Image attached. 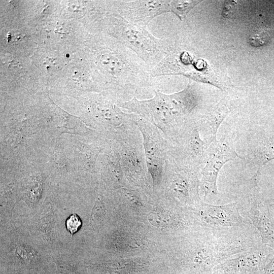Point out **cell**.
<instances>
[{
  "label": "cell",
  "mask_w": 274,
  "mask_h": 274,
  "mask_svg": "<svg viewBox=\"0 0 274 274\" xmlns=\"http://www.w3.org/2000/svg\"><path fill=\"white\" fill-rule=\"evenodd\" d=\"M95 63L121 94L129 95L150 85L152 78L147 64L132 51L117 41L100 48Z\"/></svg>",
  "instance_id": "6da1fadb"
},
{
  "label": "cell",
  "mask_w": 274,
  "mask_h": 274,
  "mask_svg": "<svg viewBox=\"0 0 274 274\" xmlns=\"http://www.w3.org/2000/svg\"><path fill=\"white\" fill-rule=\"evenodd\" d=\"M111 26L118 41L135 53L150 70L165 57L173 44L168 39L156 38L146 27L131 23L117 14L112 18Z\"/></svg>",
  "instance_id": "7a4b0ae2"
},
{
  "label": "cell",
  "mask_w": 274,
  "mask_h": 274,
  "mask_svg": "<svg viewBox=\"0 0 274 274\" xmlns=\"http://www.w3.org/2000/svg\"><path fill=\"white\" fill-rule=\"evenodd\" d=\"M241 158L237 153L231 139L228 136L215 140L207 150L206 164L202 170L201 184L205 194H218L217 179L219 172L227 161Z\"/></svg>",
  "instance_id": "3957f363"
},
{
  "label": "cell",
  "mask_w": 274,
  "mask_h": 274,
  "mask_svg": "<svg viewBox=\"0 0 274 274\" xmlns=\"http://www.w3.org/2000/svg\"><path fill=\"white\" fill-rule=\"evenodd\" d=\"M273 254L271 248L262 243L225 259L214 268L212 274H263Z\"/></svg>",
  "instance_id": "277c9868"
},
{
  "label": "cell",
  "mask_w": 274,
  "mask_h": 274,
  "mask_svg": "<svg viewBox=\"0 0 274 274\" xmlns=\"http://www.w3.org/2000/svg\"><path fill=\"white\" fill-rule=\"evenodd\" d=\"M170 1L124 0L116 1L117 14L129 22L146 27L153 18L170 12Z\"/></svg>",
  "instance_id": "5b68a950"
},
{
  "label": "cell",
  "mask_w": 274,
  "mask_h": 274,
  "mask_svg": "<svg viewBox=\"0 0 274 274\" xmlns=\"http://www.w3.org/2000/svg\"><path fill=\"white\" fill-rule=\"evenodd\" d=\"M199 217L202 225L208 228H230L249 224L241 215L238 202L223 205L202 203Z\"/></svg>",
  "instance_id": "8992f818"
},
{
  "label": "cell",
  "mask_w": 274,
  "mask_h": 274,
  "mask_svg": "<svg viewBox=\"0 0 274 274\" xmlns=\"http://www.w3.org/2000/svg\"><path fill=\"white\" fill-rule=\"evenodd\" d=\"M230 100L224 98L207 114L203 121V131L208 145L216 140L217 130L231 110Z\"/></svg>",
  "instance_id": "52a82bcc"
},
{
  "label": "cell",
  "mask_w": 274,
  "mask_h": 274,
  "mask_svg": "<svg viewBox=\"0 0 274 274\" xmlns=\"http://www.w3.org/2000/svg\"><path fill=\"white\" fill-rule=\"evenodd\" d=\"M274 160V131L266 134L261 139L256 153L258 173L261 166Z\"/></svg>",
  "instance_id": "ba28073f"
},
{
  "label": "cell",
  "mask_w": 274,
  "mask_h": 274,
  "mask_svg": "<svg viewBox=\"0 0 274 274\" xmlns=\"http://www.w3.org/2000/svg\"><path fill=\"white\" fill-rule=\"evenodd\" d=\"M201 1H170V12L183 20L188 12Z\"/></svg>",
  "instance_id": "9c48e42d"
},
{
  "label": "cell",
  "mask_w": 274,
  "mask_h": 274,
  "mask_svg": "<svg viewBox=\"0 0 274 274\" xmlns=\"http://www.w3.org/2000/svg\"><path fill=\"white\" fill-rule=\"evenodd\" d=\"M271 36V30L265 26L255 28L249 37V43L254 47L262 46L266 44Z\"/></svg>",
  "instance_id": "30bf717a"
},
{
  "label": "cell",
  "mask_w": 274,
  "mask_h": 274,
  "mask_svg": "<svg viewBox=\"0 0 274 274\" xmlns=\"http://www.w3.org/2000/svg\"><path fill=\"white\" fill-rule=\"evenodd\" d=\"M189 184L187 180L182 177H178L173 184V188L181 197L186 198L189 195Z\"/></svg>",
  "instance_id": "8fae6325"
},
{
  "label": "cell",
  "mask_w": 274,
  "mask_h": 274,
  "mask_svg": "<svg viewBox=\"0 0 274 274\" xmlns=\"http://www.w3.org/2000/svg\"><path fill=\"white\" fill-rule=\"evenodd\" d=\"M105 215V208L99 197L97 198L95 205L91 214L92 222L95 223H99Z\"/></svg>",
  "instance_id": "7c38bea8"
},
{
  "label": "cell",
  "mask_w": 274,
  "mask_h": 274,
  "mask_svg": "<svg viewBox=\"0 0 274 274\" xmlns=\"http://www.w3.org/2000/svg\"><path fill=\"white\" fill-rule=\"evenodd\" d=\"M81 224L80 217L76 214L71 215L65 222L66 229L72 235L78 231Z\"/></svg>",
  "instance_id": "4fadbf2b"
},
{
  "label": "cell",
  "mask_w": 274,
  "mask_h": 274,
  "mask_svg": "<svg viewBox=\"0 0 274 274\" xmlns=\"http://www.w3.org/2000/svg\"><path fill=\"white\" fill-rule=\"evenodd\" d=\"M169 217L162 213H151L148 216V220L153 225L162 226L166 225L169 221Z\"/></svg>",
  "instance_id": "5bb4252c"
},
{
  "label": "cell",
  "mask_w": 274,
  "mask_h": 274,
  "mask_svg": "<svg viewBox=\"0 0 274 274\" xmlns=\"http://www.w3.org/2000/svg\"><path fill=\"white\" fill-rule=\"evenodd\" d=\"M263 274H274V254L266 263Z\"/></svg>",
  "instance_id": "9a60e30c"
}]
</instances>
